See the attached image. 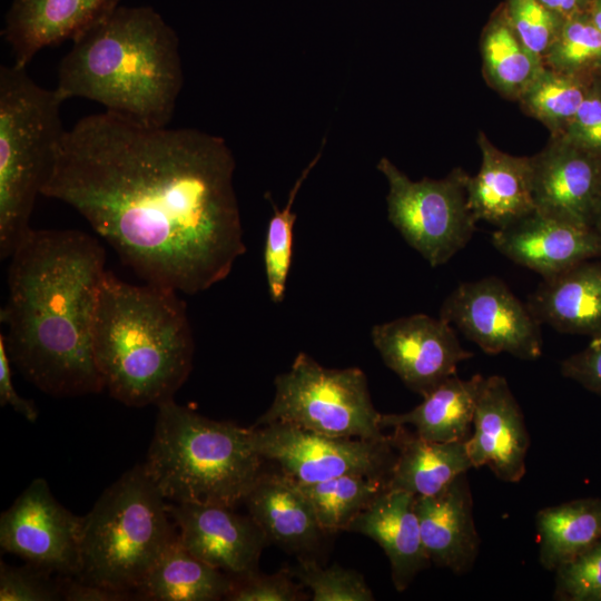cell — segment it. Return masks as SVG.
<instances>
[{
  "instance_id": "obj_8",
  "label": "cell",
  "mask_w": 601,
  "mask_h": 601,
  "mask_svg": "<svg viewBox=\"0 0 601 601\" xmlns=\"http://www.w3.org/2000/svg\"><path fill=\"white\" fill-rule=\"evenodd\" d=\"M274 386L270 406L253 426L283 423L332 436L386 435L358 367L327 368L300 352L290 368L275 377Z\"/></svg>"
},
{
  "instance_id": "obj_19",
  "label": "cell",
  "mask_w": 601,
  "mask_h": 601,
  "mask_svg": "<svg viewBox=\"0 0 601 601\" xmlns=\"http://www.w3.org/2000/svg\"><path fill=\"white\" fill-rule=\"evenodd\" d=\"M415 511L431 563L454 573L469 571L480 548L466 473L433 495H416Z\"/></svg>"
},
{
  "instance_id": "obj_36",
  "label": "cell",
  "mask_w": 601,
  "mask_h": 601,
  "mask_svg": "<svg viewBox=\"0 0 601 601\" xmlns=\"http://www.w3.org/2000/svg\"><path fill=\"white\" fill-rule=\"evenodd\" d=\"M27 563L23 566L0 562V601L62 600L61 579Z\"/></svg>"
},
{
  "instance_id": "obj_2",
  "label": "cell",
  "mask_w": 601,
  "mask_h": 601,
  "mask_svg": "<svg viewBox=\"0 0 601 601\" xmlns=\"http://www.w3.org/2000/svg\"><path fill=\"white\" fill-rule=\"evenodd\" d=\"M106 253L76 229H32L10 256L1 309L11 363L56 397L105 390L92 351V324Z\"/></svg>"
},
{
  "instance_id": "obj_13",
  "label": "cell",
  "mask_w": 601,
  "mask_h": 601,
  "mask_svg": "<svg viewBox=\"0 0 601 601\" xmlns=\"http://www.w3.org/2000/svg\"><path fill=\"white\" fill-rule=\"evenodd\" d=\"M371 339L384 364L422 397L473 356L442 317L414 314L374 325Z\"/></svg>"
},
{
  "instance_id": "obj_15",
  "label": "cell",
  "mask_w": 601,
  "mask_h": 601,
  "mask_svg": "<svg viewBox=\"0 0 601 601\" xmlns=\"http://www.w3.org/2000/svg\"><path fill=\"white\" fill-rule=\"evenodd\" d=\"M531 158L535 210L593 227L601 195V157L562 138H551Z\"/></svg>"
},
{
  "instance_id": "obj_41",
  "label": "cell",
  "mask_w": 601,
  "mask_h": 601,
  "mask_svg": "<svg viewBox=\"0 0 601 601\" xmlns=\"http://www.w3.org/2000/svg\"><path fill=\"white\" fill-rule=\"evenodd\" d=\"M61 594L67 601H124L135 597L134 593L86 582L77 577L61 579Z\"/></svg>"
},
{
  "instance_id": "obj_25",
  "label": "cell",
  "mask_w": 601,
  "mask_h": 601,
  "mask_svg": "<svg viewBox=\"0 0 601 601\" xmlns=\"http://www.w3.org/2000/svg\"><path fill=\"white\" fill-rule=\"evenodd\" d=\"M484 376H450L405 413L382 414L381 427L413 426L420 437L434 442L466 441L473 426L476 401Z\"/></svg>"
},
{
  "instance_id": "obj_18",
  "label": "cell",
  "mask_w": 601,
  "mask_h": 601,
  "mask_svg": "<svg viewBox=\"0 0 601 601\" xmlns=\"http://www.w3.org/2000/svg\"><path fill=\"white\" fill-rule=\"evenodd\" d=\"M120 0H12L2 37L13 65L26 67L43 48L76 40L107 18Z\"/></svg>"
},
{
  "instance_id": "obj_29",
  "label": "cell",
  "mask_w": 601,
  "mask_h": 601,
  "mask_svg": "<svg viewBox=\"0 0 601 601\" xmlns=\"http://www.w3.org/2000/svg\"><path fill=\"white\" fill-rule=\"evenodd\" d=\"M296 484L311 502L325 534L346 531L356 516L387 489V481L359 474Z\"/></svg>"
},
{
  "instance_id": "obj_34",
  "label": "cell",
  "mask_w": 601,
  "mask_h": 601,
  "mask_svg": "<svg viewBox=\"0 0 601 601\" xmlns=\"http://www.w3.org/2000/svg\"><path fill=\"white\" fill-rule=\"evenodd\" d=\"M502 3L518 37L543 61L565 19L539 0H504Z\"/></svg>"
},
{
  "instance_id": "obj_28",
  "label": "cell",
  "mask_w": 601,
  "mask_h": 601,
  "mask_svg": "<svg viewBox=\"0 0 601 601\" xmlns=\"http://www.w3.org/2000/svg\"><path fill=\"white\" fill-rule=\"evenodd\" d=\"M540 563L550 571L601 540V497H584L536 514Z\"/></svg>"
},
{
  "instance_id": "obj_5",
  "label": "cell",
  "mask_w": 601,
  "mask_h": 601,
  "mask_svg": "<svg viewBox=\"0 0 601 601\" xmlns=\"http://www.w3.org/2000/svg\"><path fill=\"white\" fill-rule=\"evenodd\" d=\"M157 407L144 469L174 503L219 504L235 509L264 472L252 427L216 421L177 404Z\"/></svg>"
},
{
  "instance_id": "obj_37",
  "label": "cell",
  "mask_w": 601,
  "mask_h": 601,
  "mask_svg": "<svg viewBox=\"0 0 601 601\" xmlns=\"http://www.w3.org/2000/svg\"><path fill=\"white\" fill-rule=\"evenodd\" d=\"M307 594L303 584L295 582L289 568L273 574L259 571L234 578L233 587L225 600L228 601H303Z\"/></svg>"
},
{
  "instance_id": "obj_12",
  "label": "cell",
  "mask_w": 601,
  "mask_h": 601,
  "mask_svg": "<svg viewBox=\"0 0 601 601\" xmlns=\"http://www.w3.org/2000/svg\"><path fill=\"white\" fill-rule=\"evenodd\" d=\"M82 516L53 496L45 479H35L1 513L0 546L41 570L78 577Z\"/></svg>"
},
{
  "instance_id": "obj_21",
  "label": "cell",
  "mask_w": 601,
  "mask_h": 601,
  "mask_svg": "<svg viewBox=\"0 0 601 601\" xmlns=\"http://www.w3.org/2000/svg\"><path fill=\"white\" fill-rule=\"evenodd\" d=\"M243 503L268 542L298 558H312L326 535L306 495L282 472H263Z\"/></svg>"
},
{
  "instance_id": "obj_40",
  "label": "cell",
  "mask_w": 601,
  "mask_h": 601,
  "mask_svg": "<svg viewBox=\"0 0 601 601\" xmlns=\"http://www.w3.org/2000/svg\"><path fill=\"white\" fill-rule=\"evenodd\" d=\"M10 363L3 334H0V404L9 405L27 421L36 422L38 410L32 401L20 396L16 391Z\"/></svg>"
},
{
  "instance_id": "obj_6",
  "label": "cell",
  "mask_w": 601,
  "mask_h": 601,
  "mask_svg": "<svg viewBox=\"0 0 601 601\" xmlns=\"http://www.w3.org/2000/svg\"><path fill=\"white\" fill-rule=\"evenodd\" d=\"M168 502L136 464L107 487L82 516L77 578L134 593L176 538Z\"/></svg>"
},
{
  "instance_id": "obj_27",
  "label": "cell",
  "mask_w": 601,
  "mask_h": 601,
  "mask_svg": "<svg viewBox=\"0 0 601 601\" xmlns=\"http://www.w3.org/2000/svg\"><path fill=\"white\" fill-rule=\"evenodd\" d=\"M480 52L486 83L513 101L519 100L544 67L513 30L503 3L491 13L482 30Z\"/></svg>"
},
{
  "instance_id": "obj_4",
  "label": "cell",
  "mask_w": 601,
  "mask_h": 601,
  "mask_svg": "<svg viewBox=\"0 0 601 601\" xmlns=\"http://www.w3.org/2000/svg\"><path fill=\"white\" fill-rule=\"evenodd\" d=\"M194 347L186 305L175 289L132 285L106 272L92 351L110 396L131 407L173 400L191 372Z\"/></svg>"
},
{
  "instance_id": "obj_20",
  "label": "cell",
  "mask_w": 601,
  "mask_h": 601,
  "mask_svg": "<svg viewBox=\"0 0 601 601\" xmlns=\"http://www.w3.org/2000/svg\"><path fill=\"white\" fill-rule=\"evenodd\" d=\"M415 500L416 495L411 492L386 489L346 530L374 540L383 549L398 592L406 590L431 564L421 536Z\"/></svg>"
},
{
  "instance_id": "obj_38",
  "label": "cell",
  "mask_w": 601,
  "mask_h": 601,
  "mask_svg": "<svg viewBox=\"0 0 601 601\" xmlns=\"http://www.w3.org/2000/svg\"><path fill=\"white\" fill-rule=\"evenodd\" d=\"M601 157V79L593 80L573 120L560 137Z\"/></svg>"
},
{
  "instance_id": "obj_3",
  "label": "cell",
  "mask_w": 601,
  "mask_h": 601,
  "mask_svg": "<svg viewBox=\"0 0 601 601\" xmlns=\"http://www.w3.org/2000/svg\"><path fill=\"white\" fill-rule=\"evenodd\" d=\"M184 85L179 40L150 7L116 8L73 40L55 90L146 126L165 127Z\"/></svg>"
},
{
  "instance_id": "obj_14",
  "label": "cell",
  "mask_w": 601,
  "mask_h": 601,
  "mask_svg": "<svg viewBox=\"0 0 601 601\" xmlns=\"http://www.w3.org/2000/svg\"><path fill=\"white\" fill-rule=\"evenodd\" d=\"M180 543L205 563L231 575L258 571L267 536L248 515L205 503H168Z\"/></svg>"
},
{
  "instance_id": "obj_32",
  "label": "cell",
  "mask_w": 601,
  "mask_h": 601,
  "mask_svg": "<svg viewBox=\"0 0 601 601\" xmlns=\"http://www.w3.org/2000/svg\"><path fill=\"white\" fill-rule=\"evenodd\" d=\"M324 145L325 140H323L317 155L295 181L283 209H278L273 199L269 198L274 214L267 226L264 265L268 293L274 303H280L284 299L287 277L292 265L293 228L297 217L293 211V205L305 179L321 159Z\"/></svg>"
},
{
  "instance_id": "obj_30",
  "label": "cell",
  "mask_w": 601,
  "mask_h": 601,
  "mask_svg": "<svg viewBox=\"0 0 601 601\" xmlns=\"http://www.w3.org/2000/svg\"><path fill=\"white\" fill-rule=\"evenodd\" d=\"M593 80L561 73L544 66L516 102L525 115L549 129L551 138H556L573 120Z\"/></svg>"
},
{
  "instance_id": "obj_1",
  "label": "cell",
  "mask_w": 601,
  "mask_h": 601,
  "mask_svg": "<svg viewBox=\"0 0 601 601\" xmlns=\"http://www.w3.org/2000/svg\"><path fill=\"white\" fill-rule=\"evenodd\" d=\"M226 141L104 111L67 129L41 195L77 210L147 283L188 295L246 252Z\"/></svg>"
},
{
  "instance_id": "obj_11",
  "label": "cell",
  "mask_w": 601,
  "mask_h": 601,
  "mask_svg": "<svg viewBox=\"0 0 601 601\" xmlns=\"http://www.w3.org/2000/svg\"><path fill=\"white\" fill-rule=\"evenodd\" d=\"M440 317L486 354L529 361L542 354L541 324L497 277L457 285L444 299Z\"/></svg>"
},
{
  "instance_id": "obj_17",
  "label": "cell",
  "mask_w": 601,
  "mask_h": 601,
  "mask_svg": "<svg viewBox=\"0 0 601 601\" xmlns=\"http://www.w3.org/2000/svg\"><path fill=\"white\" fill-rule=\"evenodd\" d=\"M491 242L512 262L542 278L581 262L601 257V234L593 227L554 218L536 210L496 228Z\"/></svg>"
},
{
  "instance_id": "obj_42",
  "label": "cell",
  "mask_w": 601,
  "mask_h": 601,
  "mask_svg": "<svg viewBox=\"0 0 601 601\" xmlns=\"http://www.w3.org/2000/svg\"><path fill=\"white\" fill-rule=\"evenodd\" d=\"M564 19L588 12L592 0H539Z\"/></svg>"
},
{
  "instance_id": "obj_23",
  "label": "cell",
  "mask_w": 601,
  "mask_h": 601,
  "mask_svg": "<svg viewBox=\"0 0 601 601\" xmlns=\"http://www.w3.org/2000/svg\"><path fill=\"white\" fill-rule=\"evenodd\" d=\"M526 305L540 324H548L558 332L600 335L601 257L543 278Z\"/></svg>"
},
{
  "instance_id": "obj_43",
  "label": "cell",
  "mask_w": 601,
  "mask_h": 601,
  "mask_svg": "<svg viewBox=\"0 0 601 601\" xmlns=\"http://www.w3.org/2000/svg\"><path fill=\"white\" fill-rule=\"evenodd\" d=\"M588 14L601 32V0H592Z\"/></svg>"
},
{
  "instance_id": "obj_31",
  "label": "cell",
  "mask_w": 601,
  "mask_h": 601,
  "mask_svg": "<svg viewBox=\"0 0 601 601\" xmlns=\"http://www.w3.org/2000/svg\"><path fill=\"white\" fill-rule=\"evenodd\" d=\"M543 65L552 70L583 79L601 73V32L588 12L565 19L548 50Z\"/></svg>"
},
{
  "instance_id": "obj_39",
  "label": "cell",
  "mask_w": 601,
  "mask_h": 601,
  "mask_svg": "<svg viewBox=\"0 0 601 601\" xmlns=\"http://www.w3.org/2000/svg\"><path fill=\"white\" fill-rule=\"evenodd\" d=\"M561 374L601 395V334L591 337L585 348L562 361Z\"/></svg>"
},
{
  "instance_id": "obj_7",
  "label": "cell",
  "mask_w": 601,
  "mask_h": 601,
  "mask_svg": "<svg viewBox=\"0 0 601 601\" xmlns=\"http://www.w3.org/2000/svg\"><path fill=\"white\" fill-rule=\"evenodd\" d=\"M63 100L26 67H0V256L8 258L31 228L38 195L66 132Z\"/></svg>"
},
{
  "instance_id": "obj_33",
  "label": "cell",
  "mask_w": 601,
  "mask_h": 601,
  "mask_svg": "<svg viewBox=\"0 0 601 601\" xmlns=\"http://www.w3.org/2000/svg\"><path fill=\"white\" fill-rule=\"evenodd\" d=\"M294 578L311 591L313 601H373L374 594L364 577L336 563L322 566L313 558H298L289 568Z\"/></svg>"
},
{
  "instance_id": "obj_44",
  "label": "cell",
  "mask_w": 601,
  "mask_h": 601,
  "mask_svg": "<svg viewBox=\"0 0 601 601\" xmlns=\"http://www.w3.org/2000/svg\"><path fill=\"white\" fill-rule=\"evenodd\" d=\"M593 228H595L601 234V195L594 216Z\"/></svg>"
},
{
  "instance_id": "obj_24",
  "label": "cell",
  "mask_w": 601,
  "mask_h": 601,
  "mask_svg": "<svg viewBox=\"0 0 601 601\" xmlns=\"http://www.w3.org/2000/svg\"><path fill=\"white\" fill-rule=\"evenodd\" d=\"M396 457L387 479V489L415 495H433L473 467L465 441H427L406 430L393 428Z\"/></svg>"
},
{
  "instance_id": "obj_22",
  "label": "cell",
  "mask_w": 601,
  "mask_h": 601,
  "mask_svg": "<svg viewBox=\"0 0 601 601\" xmlns=\"http://www.w3.org/2000/svg\"><path fill=\"white\" fill-rule=\"evenodd\" d=\"M477 145L481 167L466 184L467 204L475 219L501 228L534 211L531 158L500 150L481 130Z\"/></svg>"
},
{
  "instance_id": "obj_10",
  "label": "cell",
  "mask_w": 601,
  "mask_h": 601,
  "mask_svg": "<svg viewBox=\"0 0 601 601\" xmlns=\"http://www.w3.org/2000/svg\"><path fill=\"white\" fill-rule=\"evenodd\" d=\"M257 453L300 483L359 474L387 481L396 449L394 437L358 439L325 435L290 424L252 426Z\"/></svg>"
},
{
  "instance_id": "obj_45",
  "label": "cell",
  "mask_w": 601,
  "mask_h": 601,
  "mask_svg": "<svg viewBox=\"0 0 601 601\" xmlns=\"http://www.w3.org/2000/svg\"><path fill=\"white\" fill-rule=\"evenodd\" d=\"M599 78L601 79V73H600Z\"/></svg>"
},
{
  "instance_id": "obj_16",
  "label": "cell",
  "mask_w": 601,
  "mask_h": 601,
  "mask_svg": "<svg viewBox=\"0 0 601 601\" xmlns=\"http://www.w3.org/2000/svg\"><path fill=\"white\" fill-rule=\"evenodd\" d=\"M473 467L487 466L503 482L516 483L525 474L530 437L521 407L508 381L484 377L473 416V433L465 441Z\"/></svg>"
},
{
  "instance_id": "obj_35",
  "label": "cell",
  "mask_w": 601,
  "mask_h": 601,
  "mask_svg": "<svg viewBox=\"0 0 601 601\" xmlns=\"http://www.w3.org/2000/svg\"><path fill=\"white\" fill-rule=\"evenodd\" d=\"M554 571L556 600L601 601V540Z\"/></svg>"
},
{
  "instance_id": "obj_9",
  "label": "cell",
  "mask_w": 601,
  "mask_h": 601,
  "mask_svg": "<svg viewBox=\"0 0 601 601\" xmlns=\"http://www.w3.org/2000/svg\"><path fill=\"white\" fill-rule=\"evenodd\" d=\"M377 169L387 180V218L403 239L432 266L446 264L472 239L476 219L467 204L470 175L454 168L442 179L413 181L390 159Z\"/></svg>"
},
{
  "instance_id": "obj_26",
  "label": "cell",
  "mask_w": 601,
  "mask_h": 601,
  "mask_svg": "<svg viewBox=\"0 0 601 601\" xmlns=\"http://www.w3.org/2000/svg\"><path fill=\"white\" fill-rule=\"evenodd\" d=\"M234 578L193 555L176 538L152 564L136 591L151 601H216L225 599Z\"/></svg>"
}]
</instances>
